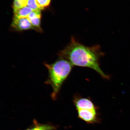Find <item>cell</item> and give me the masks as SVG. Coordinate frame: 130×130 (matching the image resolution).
I'll list each match as a JSON object with an SVG mask.
<instances>
[{"mask_svg": "<svg viewBox=\"0 0 130 130\" xmlns=\"http://www.w3.org/2000/svg\"><path fill=\"white\" fill-rule=\"evenodd\" d=\"M32 11L28 6L19 9H13L14 16L19 18H27Z\"/></svg>", "mask_w": 130, "mask_h": 130, "instance_id": "cell-8", "label": "cell"}, {"mask_svg": "<svg viewBox=\"0 0 130 130\" xmlns=\"http://www.w3.org/2000/svg\"><path fill=\"white\" fill-rule=\"evenodd\" d=\"M27 6L30 8L32 10L35 11H41L37 5L36 0H28Z\"/></svg>", "mask_w": 130, "mask_h": 130, "instance_id": "cell-11", "label": "cell"}, {"mask_svg": "<svg viewBox=\"0 0 130 130\" xmlns=\"http://www.w3.org/2000/svg\"><path fill=\"white\" fill-rule=\"evenodd\" d=\"M57 128L56 126L49 124H41L34 119L32 126L25 130H55Z\"/></svg>", "mask_w": 130, "mask_h": 130, "instance_id": "cell-7", "label": "cell"}, {"mask_svg": "<svg viewBox=\"0 0 130 130\" xmlns=\"http://www.w3.org/2000/svg\"><path fill=\"white\" fill-rule=\"evenodd\" d=\"M59 57L64 58L73 66L91 68L95 70L104 79L109 77L101 69L100 59L103 56L99 45L91 47L85 46L72 37L70 42L64 49L58 53Z\"/></svg>", "mask_w": 130, "mask_h": 130, "instance_id": "cell-1", "label": "cell"}, {"mask_svg": "<svg viewBox=\"0 0 130 130\" xmlns=\"http://www.w3.org/2000/svg\"><path fill=\"white\" fill-rule=\"evenodd\" d=\"M74 103L76 110L86 109L98 110V108L90 99L81 97H76L74 99Z\"/></svg>", "mask_w": 130, "mask_h": 130, "instance_id": "cell-5", "label": "cell"}, {"mask_svg": "<svg viewBox=\"0 0 130 130\" xmlns=\"http://www.w3.org/2000/svg\"><path fill=\"white\" fill-rule=\"evenodd\" d=\"M28 0H14L13 7V9H19L27 6Z\"/></svg>", "mask_w": 130, "mask_h": 130, "instance_id": "cell-9", "label": "cell"}, {"mask_svg": "<svg viewBox=\"0 0 130 130\" xmlns=\"http://www.w3.org/2000/svg\"><path fill=\"white\" fill-rule=\"evenodd\" d=\"M44 64L48 72V78L45 83L52 88L51 96L53 100H55L63 83L70 73L73 66L67 60L60 57L52 64L45 63Z\"/></svg>", "mask_w": 130, "mask_h": 130, "instance_id": "cell-2", "label": "cell"}, {"mask_svg": "<svg viewBox=\"0 0 130 130\" xmlns=\"http://www.w3.org/2000/svg\"><path fill=\"white\" fill-rule=\"evenodd\" d=\"M77 110L78 117L88 124H97L101 122L98 110L81 109Z\"/></svg>", "mask_w": 130, "mask_h": 130, "instance_id": "cell-3", "label": "cell"}, {"mask_svg": "<svg viewBox=\"0 0 130 130\" xmlns=\"http://www.w3.org/2000/svg\"><path fill=\"white\" fill-rule=\"evenodd\" d=\"M11 27L16 30L21 31L33 29L36 31L28 18H19L14 16Z\"/></svg>", "mask_w": 130, "mask_h": 130, "instance_id": "cell-4", "label": "cell"}, {"mask_svg": "<svg viewBox=\"0 0 130 130\" xmlns=\"http://www.w3.org/2000/svg\"><path fill=\"white\" fill-rule=\"evenodd\" d=\"M41 17V11H32L27 17L37 31L40 32L42 31L40 27Z\"/></svg>", "mask_w": 130, "mask_h": 130, "instance_id": "cell-6", "label": "cell"}, {"mask_svg": "<svg viewBox=\"0 0 130 130\" xmlns=\"http://www.w3.org/2000/svg\"><path fill=\"white\" fill-rule=\"evenodd\" d=\"M51 0H36L37 5L40 9L43 10L50 5Z\"/></svg>", "mask_w": 130, "mask_h": 130, "instance_id": "cell-10", "label": "cell"}]
</instances>
